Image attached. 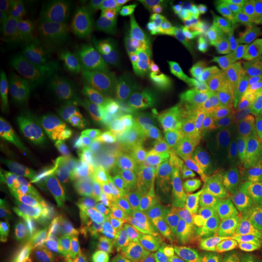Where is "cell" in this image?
I'll list each match as a JSON object with an SVG mask.
<instances>
[{"instance_id": "cell-20", "label": "cell", "mask_w": 262, "mask_h": 262, "mask_svg": "<svg viewBox=\"0 0 262 262\" xmlns=\"http://www.w3.org/2000/svg\"><path fill=\"white\" fill-rule=\"evenodd\" d=\"M22 39L17 35L12 34L6 29L0 28V57L3 63H6L11 60L12 56L18 50Z\"/></svg>"}, {"instance_id": "cell-16", "label": "cell", "mask_w": 262, "mask_h": 262, "mask_svg": "<svg viewBox=\"0 0 262 262\" xmlns=\"http://www.w3.org/2000/svg\"><path fill=\"white\" fill-rule=\"evenodd\" d=\"M232 107L238 122L251 137H262V98L244 100L238 94H233Z\"/></svg>"}, {"instance_id": "cell-4", "label": "cell", "mask_w": 262, "mask_h": 262, "mask_svg": "<svg viewBox=\"0 0 262 262\" xmlns=\"http://www.w3.org/2000/svg\"><path fill=\"white\" fill-rule=\"evenodd\" d=\"M122 219L152 254L198 262L203 250L193 235L191 221L175 199L142 185L123 199Z\"/></svg>"}, {"instance_id": "cell-21", "label": "cell", "mask_w": 262, "mask_h": 262, "mask_svg": "<svg viewBox=\"0 0 262 262\" xmlns=\"http://www.w3.org/2000/svg\"><path fill=\"white\" fill-rule=\"evenodd\" d=\"M198 262H244L229 255L220 247H211L208 250H203Z\"/></svg>"}, {"instance_id": "cell-17", "label": "cell", "mask_w": 262, "mask_h": 262, "mask_svg": "<svg viewBox=\"0 0 262 262\" xmlns=\"http://www.w3.org/2000/svg\"><path fill=\"white\" fill-rule=\"evenodd\" d=\"M257 4L258 0H229L225 3L221 14L216 17L224 31L229 35V33L235 31L239 26L249 24Z\"/></svg>"}, {"instance_id": "cell-2", "label": "cell", "mask_w": 262, "mask_h": 262, "mask_svg": "<svg viewBox=\"0 0 262 262\" xmlns=\"http://www.w3.org/2000/svg\"><path fill=\"white\" fill-rule=\"evenodd\" d=\"M91 72L101 102L130 127L165 106L175 88L166 57L96 50Z\"/></svg>"}, {"instance_id": "cell-25", "label": "cell", "mask_w": 262, "mask_h": 262, "mask_svg": "<svg viewBox=\"0 0 262 262\" xmlns=\"http://www.w3.org/2000/svg\"><path fill=\"white\" fill-rule=\"evenodd\" d=\"M254 141H255V143H256L257 147H258V148H260V150L262 152V137H255Z\"/></svg>"}, {"instance_id": "cell-3", "label": "cell", "mask_w": 262, "mask_h": 262, "mask_svg": "<svg viewBox=\"0 0 262 262\" xmlns=\"http://www.w3.org/2000/svg\"><path fill=\"white\" fill-rule=\"evenodd\" d=\"M181 9L169 0H130L104 15L97 50L140 57H166L175 41Z\"/></svg>"}, {"instance_id": "cell-19", "label": "cell", "mask_w": 262, "mask_h": 262, "mask_svg": "<svg viewBox=\"0 0 262 262\" xmlns=\"http://www.w3.org/2000/svg\"><path fill=\"white\" fill-rule=\"evenodd\" d=\"M237 70L242 75L262 81V42L251 39L237 60Z\"/></svg>"}, {"instance_id": "cell-18", "label": "cell", "mask_w": 262, "mask_h": 262, "mask_svg": "<svg viewBox=\"0 0 262 262\" xmlns=\"http://www.w3.org/2000/svg\"><path fill=\"white\" fill-rule=\"evenodd\" d=\"M27 19V0L0 2V28L6 29L22 39Z\"/></svg>"}, {"instance_id": "cell-15", "label": "cell", "mask_w": 262, "mask_h": 262, "mask_svg": "<svg viewBox=\"0 0 262 262\" xmlns=\"http://www.w3.org/2000/svg\"><path fill=\"white\" fill-rule=\"evenodd\" d=\"M22 225L21 198L9 176L0 186V237L3 262H22L19 231Z\"/></svg>"}, {"instance_id": "cell-23", "label": "cell", "mask_w": 262, "mask_h": 262, "mask_svg": "<svg viewBox=\"0 0 262 262\" xmlns=\"http://www.w3.org/2000/svg\"><path fill=\"white\" fill-rule=\"evenodd\" d=\"M251 39H253V40H257L262 42V24L254 26V32H253V37H251Z\"/></svg>"}, {"instance_id": "cell-14", "label": "cell", "mask_w": 262, "mask_h": 262, "mask_svg": "<svg viewBox=\"0 0 262 262\" xmlns=\"http://www.w3.org/2000/svg\"><path fill=\"white\" fill-rule=\"evenodd\" d=\"M205 231L229 255L244 262H262V239L221 214L209 216Z\"/></svg>"}, {"instance_id": "cell-22", "label": "cell", "mask_w": 262, "mask_h": 262, "mask_svg": "<svg viewBox=\"0 0 262 262\" xmlns=\"http://www.w3.org/2000/svg\"><path fill=\"white\" fill-rule=\"evenodd\" d=\"M249 24L254 26L262 24V0H258V4L256 8H255L250 19H249Z\"/></svg>"}, {"instance_id": "cell-9", "label": "cell", "mask_w": 262, "mask_h": 262, "mask_svg": "<svg viewBox=\"0 0 262 262\" xmlns=\"http://www.w3.org/2000/svg\"><path fill=\"white\" fill-rule=\"evenodd\" d=\"M48 50L21 41L18 50L4 64L6 98L27 111L58 110L62 101L45 77L44 61Z\"/></svg>"}, {"instance_id": "cell-8", "label": "cell", "mask_w": 262, "mask_h": 262, "mask_svg": "<svg viewBox=\"0 0 262 262\" xmlns=\"http://www.w3.org/2000/svg\"><path fill=\"white\" fill-rule=\"evenodd\" d=\"M182 80L193 93L209 96L221 91L231 75L228 34L214 15L196 17L179 54Z\"/></svg>"}, {"instance_id": "cell-24", "label": "cell", "mask_w": 262, "mask_h": 262, "mask_svg": "<svg viewBox=\"0 0 262 262\" xmlns=\"http://www.w3.org/2000/svg\"><path fill=\"white\" fill-rule=\"evenodd\" d=\"M158 262H192L187 260L185 257H180V256H171V257H164L160 258Z\"/></svg>"}, {"instance_id": "cell-6", "label": "cell", "mask_w": 262, "mask_h": 262, "mask_svg": "<svg viewBox=\"0 0 262 262\" xmlns=\"http://www.w3.org/2000/svg\"><path fill=\"white\" fill-rule=\"evenodd\" d=\"M188 135L199 150L204 172L262 180V152L231 113L208 111L193 123Z\"/></svg>"}, {"instance_id": "cell-5", "label": "cell", "mask_w": 262, "mask_h": 262, "mask_svg": "<svg viewBox=\"0 0 262 262\" xmlns=\"http://www.w3.org/2000/svg\"><path fill=\"white\" fill-rule=\"evenodd\" d=\"M56 114L55 136L80 158L108 163L122 158L130 126L118 119L90 93L62 104Z\"/></svg>"}, {"instance_id": "cell-1", "label": "cell", "mask_w": 262, "mask_h": 262, "mask_svg": "<svg viewBox=\"0 0 262 262\" xmlns=\"http://www.w3.org/2000/svg\"><path fill=\"white\" fill-rule=\"evenodd\" d=\"M26 163L74 206L80 222L124 199L148 173V162L141 153L127 152L113 162L93 163L74 155L55 135L35 141Z\"/></svg>"}, {"instance_id": "cell-13", "label": "cell", "mask_w": 262, "mask_h": 262, "mask_svg": "<svg viewBox=\"0 0 262 262\" xmlns=\"http://www.w3.org/2000/svg\"><path fill=\"white\" fill-rule=\"evenodd\" d=\"M66 34L61 8L54 0H27V19L22 41L50 50L60 47Z\"/></svg>"}, {"instance_id": "cell-7", "label": "cell", "mask_w": 262, "mask_h": 262, "mask_svg": "<svg viewBox=\"0 0 262 262\" xmlns=\"http://www.w3.org/2000/svg\"><path fill=\"white\" fill-rule=\"evenodd\" d=\"M21 214L26 238L35 256L57 262L70 255L81 222L67 199L50 187L28 180L22 189Z\"/></svg>"}, {"instance_id": "cell-11", "label": "cell", "mask_w": 262, "mask_h": 262, "mask_svg": "<svg viewBox=\"0 0 262 262\" xmlns=\"http://www.w3.org/2000/svg\"><path fill=\"white\" fill-rule=\"evenodd\" d=\"M146 142L158 155L164 171L175 181L194 185L203 180L202 157L188 133L169 124H158L147 133Z\"/></svg>"}, {"instance_id": "cell-10", "label": "cell", "mask_w": 262, "mask_h": 262, "mask_svg": "<svg viewBox=\"0 0 262 262\" xmlns=\"http://www.w3.org/2000/svg\"><path fill=\"white\" fill-rule=\"evenodd\" d=\"M203 183L211 204L226 217L262 239V180L222 178L204 172Z\"/></svg>"}, {"instance_id": "cell-12", "label": "cell", "mask_w": 262, "mask_h": 262, "mask_svg": "<svg viewBox=\"0 0 262 262\" xmlns=\"http://www.w3.org/2000/svg\"><path fill=\"white\" fill-rule=\"evenodd\" d=\"M45 77L62 104L88 94L84 89L88 62L73 48L56 47L48 50L44 61Z\"/></svg>"}]
</instances>
